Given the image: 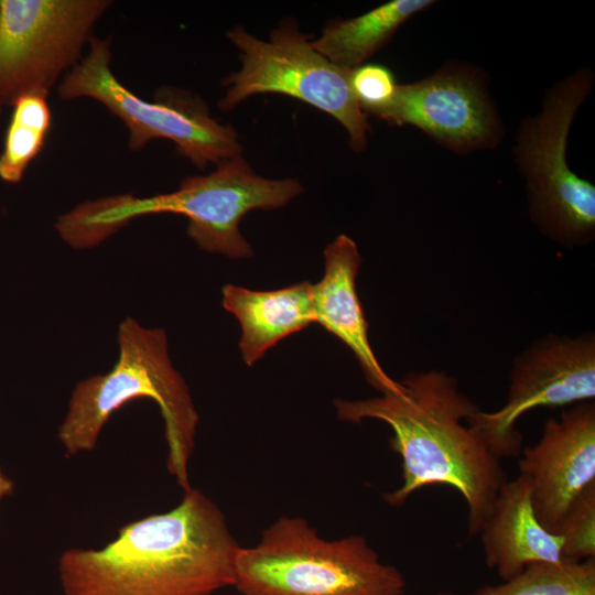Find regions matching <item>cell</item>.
<instances>
[{
  "instance_id": "12",
  "label": "cell",
  "mask_w": 595,
  "mask_h": 595,
  "mask_svg": "<svg viewBox=\"0 0 595 595\" xmlns=\"http://www.w3.org/2000/svg\"><path fill=\"white\" fill-rule=\"evenodd\" d=\"M519 474L528 478L540 523L555 532L572 502L595 485V403L584 401L549 418L539 441L521 450Z\"/></svg>"
},
{
  "instance_id": "3",
  "label": "cell",
  "mask_w": 595,
  "mask_h": 595,
  "mask_svg": "<svg viewBox=\"0 0 595 595\" xmlns=\"http://www.w3.org/2000/svg\"><path fill=\"white\" fill-rule=\"evenodd\" d=\"M117 335L119 356L112 368L74 387L58 442L67 456L90 452L117 410L136 399H151L164 421L166 468L183 491L188 490L198 414L184 378L171 363L166 334L126 317Z\"/></svg>"
},
{
  "instance_id": "19",
  "label": "cell",
  "mask_w": 595,
  "mask_h": 595,
  "mask_svg": "<svg viewBox=\"0 0 595 595\" xmlns=\"http://www.w3.org/2000/svg\"><path fill=\"white\" fill-rule=\"evenodd\" d=\"M554 533L563 539L564 559L595 558V485L572 502Z\"/></svg>"
},
{
  "instance_id": "17",
  "label": "cell",
  "mask_w": 595,
  "mask_h": 595,
  "mask_svg": "<svg viewBox=\"0 0 595 595\" xmlns=\"http://www.w3.org/2000/svg\"><path fill=\"white\" fill-rule=\"evenodd\" d=\"M48 93L32 91L12 104L13 111L0 154V178L19 183L40 154L52 125Z\"/></svg>"
},
{
  "instance_id": "20",
  "label": "cell",
  "mask_w": 595,
  "mask_h": 595,
  "mask_svg": "<svg viewBox=\"0 0 595 595\" xmlns=\"http://www.w3.org/2000/svg\"><path fill=\"white\" fill-rule=\"evenodd\" d=\"M350 85L366 115L387 106L398 86L391 71L380 64H363L353 69Z\"/></svg>"
},
{
  "instance_id": "14",
  "label": "cell",
  "mask_w": 595,
  "mask_h": 595,
  "mask_svg": "<svg viewBox=\"0 0 595 595\" xmlns=\"http://www.w3.org/2000/svg\"><path fill=\"white\" fill-rule=\"evenodd\" d=\"M480 542L485 564L502 580L519 574L534 562L563 560V539L538 520L531 486L523 475L507 480L483 524Z\"/></svg>"
},
{
  "instance_id": "15",
  "label": "cell",
  "mask_w": 595,
  "mask_h": 595,
  "mask_svg": "<svg viewBox=\"0 0 595 595\" xmlns=\"http://www.w3.org/2000/svg\"><path fill=\"white\" fill-rule=\"evenodd\" d=\"M223 305L240 324L239 348L248 366L279 340L315 323L309 281L271 291L227 284L223 288Z\"/></svg>"
},
{
  "instance_id": "23",
  "label": "cell",
  "mask_w": 595,
  "mask_h": 595,
  "mask_svg": "<svg viewBox=\"0 0 595 595\" xmlns=\"http://www.w3.org/2000/svg\"><path fill=\"white\" fill-rule=\"evenodd\" d=\"M2 107H3V105H2V102L0 101V113H1Z\"/></svg>"
},
{
  "instance_id": "13",
  "label": "cell",
  "mask_w": 595,
  "mask_h": 595,
  "mask_svg": "<svg viewBox=\"0 0 595 595\" xmlns=\"http://www.w3.org/2000/svg\"><path fill=\"white\" fill-rule=\"evenodd\" d=\"M361 257L355 241L339 235L324 250V275L312 284L315 323L339 338L355 355L371 387L381 394L400 392V381L382 369L368 336V323L356 291Z\"/></svg>"
},
{
  "instance_id": "4",
  "label": "cell",
  "mask_w": 595,
  "mask_h": 595,
  "mask_svg": "<svg viewBox=\"0 0 595 595\" xmlns=\"http://www.w3.org/2000/svg\"><path fill=\"white\" fill-rule=\"evenodd\" d=\"M302 192L296 180L262 177L238 155L219 162L209 174L184 178L171 193L143 198L123 194L82 203L75 224L97 246L137 217L182 215L188 220V237L201 249L242 259L252 256V249L239 230L241 218L250 210L280 208Z\"/></svg>"
},
{
  "instance_id": "1",
  "label": "cell",
  "mask_w": 595,
  "mask_h": 595,
  "mask_svg": "<svg viewBox=\"0 0 595 595\" xmlns=\"http://www.w3.org/2000/svg\"><path fill=\"white\" fill-rule=\"evenodd\" d=\"M400 383L397 393L335 400L337 418L354 424L379 420L391 428L389 445L401 458L402 483L383 495L388 505L402 506L429 486L452 487L466 504L468 534H478L508 480L501 459L465 423L479 408L444 371L410 372Z\"/></svg>"
},
{
  "instance_id": "10",
  "label": "cell",
  "mask_w": 595,
  "mask_h": 595,
  "mask_svg": "<svg viewBox=\"0 0 595 595\" xmlns=\"http://www.w3.org/2000/svg\"><path fill=\"white\" fill-rule=\"evenodd\" d=\"M595 398V334H548L512 360L505 404L477 410L466 423L499 458L519 456L522 435L517 422L536 408H564Z\"/></svg>"
},
{
  "instance_id": "5",
  "label": "cell",
  "mask_w": 595,
  "mask_h": 595,
  "mask_svg": "<svg viewBox=\"0 0 595 595\" xmlns=\"http://www.w3.org/2000/svg\"><path fill=\"white\" fill-rule=\"evenodd\" d=\"M232 586L242 595H404L407 582L365 537L326 540L307 520L283 516L239 548Z\"/></svg>"
},
{
  "instance_id": "2",
  "label": "cell",
  "mask_w": 595,
  "mask_h": 595,
  "mask_svg": "<svg viewBox=\"0 0 595 595\" xmlns=\"http://www.w3.org/2000/svg\"><path fill=\"white\" fill-rule=\"evenodd\" d=\"M239 548L218 506L192 487L100 549L65 550L57 572L64 595H212L234 585Z\"/></svg>"
},
{
  "instance_id": "8",
  "label": "cell",
  "mask_w": 595,
  "mask_h": 595,
  "mask_svg": "<svg viewBox=\"0 0 595 595\" xmlns=\"http://www.w3.org/2000/svg\"><path fill=\"white\" fill-rule=\"evenodd\" d=\"M227 37L237 47L241 66L224 82L227 90L218 102L221 110L258 94L288 95L336 119L354 151L366 149L369 123L353 91L351 71L318 53L296 23L282 22L268 40L240 26L229 30Z\"/></svg>"
},
{
  "instance_id": "22",
  "label": "cell",
  "mask_w": 595,
  "mask_h": 595,
  "mask_svg": "<svg viewBox=\"0 0 595 595\" xmlns=\"http://www.w3.org/2000/svg\"><path fill=\"white\" fill-rule=\"evenodd\" d=\"M433 595H454L451 591H439Z\"/></svg>"
},
{
  "instance_id": "11",
  "label": "cell",
  "mask_w": 595,
  "mask_h": 595,
  "mask_svg": "<svg viewBox=\"0 0 595 595\" xmlns=\"http://www.w3.org/2000/svg\"><path fill=\"white\" fill-rule=\"evenodd\" d=\"M372 115L390 125L413 126L461 154L493 148L502 136L484 75L458 64L398 84L391 101Z\"/></svg>"
},
{
  "instance_id": "18",
  "label": "cell",
  "mask_w": 595,
  "mask_h": 595,
  "mask_svg": "<svg viewBox=\"0 0 595 595\" xmlns=\"http://www.w3.org/2000/svg\"><path fill=\"white\" fill-rule=\"evenodd\" d=\"M469 595H595V558L534 562L513 577Z\"/></svg>"
},
{
  "instance_id": "16",
  "label": "cell",
  "mask_w": 595,
  "mask_h": 595,
  "mask_svg": "<svg viewBox=\"0 0 595 595\" xmlns=\"http://www.w3.org/2000/svg\"><path fill=\"white\" fill-rule=\"evenodd\" d=\"M431 0H392L361 15L332 21L313 47L333 64L353 71L378 52L412 15L429 8Z\"/></svg>"
},
{
  "instance_id": "21",
  "label": "cell",
  "mask_w": 595,
  "mask_h": 595,
  "mask_svg": "<svg viewBox=\"0 0 595 595\" xmlns=\"http://www.w3.org/2000/svg\"><path fill=\"white\" fill-rule=\"evenodd\" d=\"M14 490V483L13 480L8 477L2 468L0 467V501L7 497L13 494Z\"/></svg>"
},
{
  "instance_id": "9",
  "label": "cell",
  "mask_w": 595,
  "mask_h": 595,
  "mask_svg": "<svg viewBox=\"0 0 595 595\" xmlns=\"http://www.w3.org/2000/svg\"><path fill=\"white\" fill-rule=\"evenodd\" d=\"M108 0H0V101L45 91L83 57Z\"/></svg>"
},
{
  "instance_id": "7",
  "label": "cell",
  "mask_w": 595,
  "mask_h": 595,
  "mask_svg": "<svg viewBox=\"0 0 595 595\" xmlns=\"http://www.w3.org/2000/svg\"><path fill=\"white\" fill-rule=\"evenodd\" d=\"M109 39L91 36L88 52L57 86L63 100L93 98L125 123L128 147L140 150L154 139L172 141L177 152L196 167L241 155L237 131L218 122L197 97L174 88H162L149 101L126 88L111 71Z\"/></svg>"
},
{
  "instance_id": "6",
  "label": "cell",
  "mask_w": 595,
  "mask_h": 595,
  "mask_svg": "<svg viewBox=\"0 0 595 595\" xmlns=\"http://www.w3.org/2000/svg\"><path fill=\"white\" fill-rule=\"evenodd\" d=\"M588 68L556 83L542 110L526 119L517 136L516 156L528 187L529 215L542 234L569 249L595 236V186L566 161L573 118L591 91Z\"/></svg>"
}]
</instances>
